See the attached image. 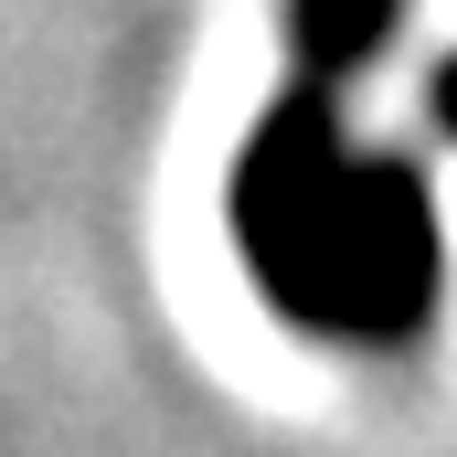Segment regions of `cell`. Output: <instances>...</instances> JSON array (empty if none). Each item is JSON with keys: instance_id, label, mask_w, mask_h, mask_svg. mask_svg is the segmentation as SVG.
Listing matches in <instances>:
<instances>
[{"instance_id": "cell-1", "label": "cell", "mask_w": 457, "mask_h": 457, "mask_svg": "<svg viewBox=\"0 0 457 457\" xmlns=\"http://www.w3.org/2000/svg\"><path fill=\"white\" fill-rule=\"evenodd\" d=\"M341 192H351L341 86L287 75V96L245 128L234 181H224L234 255H245L255 298H266L287 330H320V298H330V234H341Z\"/></svg>"}, {"instance_id": "cell-2", "label": "cell", "mask_w": 457, "mask_h": 457, "mask_svg": "<svg viewBox=\"0 0 457 457\" xmlns=\"http://www.w3.org/2000/svg\"><path fill=\"white\" fill-rule=\"evenodd\" d=\"M436 287H447V234H436L426 160H404V149H351L341 234H330V298H320V341L404 351L426 320H436Z\"/></svg>"}, {"instance_id": "cell-3", "label": "cell", "mask_w": 457, "mask_h": 457, "mask_svg": "<svg viewBox=\"0 0 457 457\" xmlns=\"http://www.w3.org/2000/svg\"><path fill=\"white\" fill-rule=\"evenodd\" d=\"M394 21H404V0H287V75L351 86L394 43Z\"/></svg>"}, {"instance_id": "cell-4", "label": "cell", "mask_w": 457, "mask_h": 457, "mask_svg": "<svg viewBox=\"0 0 457 457\" xmlns=\"http://www.w3.org/2000/svg\"><path fill=\"white\" fill-rule=\"evenodd\" d=\"M426 107H436V128H447V138H457V54H447V64H436V86H426Z\"/></svg>"}]
</instances>
